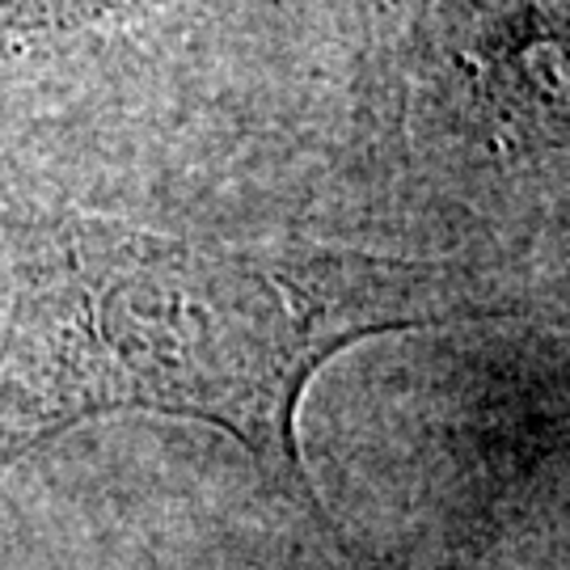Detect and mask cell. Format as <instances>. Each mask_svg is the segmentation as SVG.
Segmentation results:
<instances>
[{
    "instance_id": "7a4b0ae2",
    "label": "cell",
    "mask_w": 570,
    "mask_h": 570,
    "mask_svg": "<svg viewBox=\"0 0 570 570\" xmlns=\"http://www.w3.org/2000/svg\"><path fill=\"white\" fill-rule=\"evenodd\" d=\"M153 4L157 0H0V60L68 42Z\"/></svg>"
},
{
    "instance_id": "6da1fadb",
    "label": "cell",
    "mask_w": 570,
    "mask_h": 570,
    "mask_svg": "<svg viewBox=\"0 0 570 570\" xmlns=\"http://www.w3.org/2000/svg\"><path fill=\"white\" fill-rule=\"evenodd\" d=\"M524 296L473 263L326 242L225 245L51 212L21 233L0 334V469L106 414L233 435L271 490L355 570L301 456L308 381L346 346L515 317Z\"/></svg>"
}]
</instances>
